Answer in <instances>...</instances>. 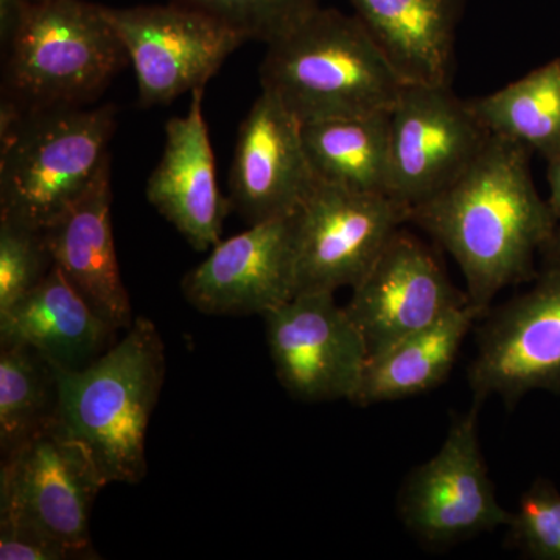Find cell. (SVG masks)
<instances>
[{"instance_id": "24", "label": "cell", "mask_w": 560, "mask_h": 560, "mask_svg": "<svg viewBox=\"0 0 560 560\" xmlns=\"http://www.w3.org/2000/svg\"><path fill=\"white\" fill-rule=\"evenodd\" d=\"M51 267L44 230L0 215V312L27 294Z\"/></svg>"}, {"instance_id": "30", "label": "cell", "mask_w": 560, "mask_h": 560, "mask_svg": "<svg viewBox=\"0 0 560 560\" xmlns=\"http://www.w3.org/2000/svg\"><path fill=\"white\" fill-rule=\"evenodd\" d=\"M544 256L550 261H560V228L556 231L555 237L548 243L547 248L544 249Z\"/></svg>"}, {"instance_id": "6", "label": "cell", "mask_w": 560, "mask_h": 560, "mask_svg": "<svg viewBox=\"0 0 560 560\" xmlns=\"http://www.w3.org/2000/svg\"><path fill=\"white\" fill-rule=\"evenodd\" d=\"M105 486L90 452L57 415L2 456L0 515L32 523L81 559H92L91 510Z\"/></svg>"}, {"instance_id": "22", "label": "cell", "mask_w": 560, "mask_h": 560, "mask_svg": "<svg viewBox=\"0 0 560 560\" xmlns=\"http://www.w3.org/2000/svg\"><path fill=\"white\" fill-rule=\"evenodd\" d=\"M469 103L490 135L515 140L547 161L560 153V58Z\"/></svg>"}, {"instance_id": "19", "label": "cell", "mask_w": 560, "mask_h": 560, "mask_svg": "<svg viewBox=\"0 0 560 560\" xmlns=\"http://www.w3.org/2000/svg\"><path fill=\"white\" fill-rule=\"evenodd\" d=\"M467 0H350L405 83L452 86Z\"/></svg>"}, {"instance_id": "27", "label": "cell", "mask_w": 560, "mask_h": 560, "mask_svg": "<svg viewBox=\"0 0 560 560\" xmlns=\"http://www.w3.org/2000/svg\"><path fill=\"white\" fill-rule=\"evenodd\" d=\"M0 559L68 560L81 559L60 540L21 518L0 515Z\"/></svg>"}, {"instance_id": "5", "label": "cell", "mask_w": 560, "mask_h": 560, "mask_svg": "<svg viewBox=\"0 0 560 560\" xmlns=\"http://www.w3.org/2000/svg\"><path fill=\"white\" fill-rule=\"evenodd\" d=\"M116 116L113 105L61 106L0 124V215L46 230L110 164Z\"/></svg>"}, {"instance_id": "26", "label": "cell", "mask_w": 560, "mask_h": 560, "mask_svg": "<svg viewBox=\"0 0 560 560\" xmlns=\"http://www.w3.org/2000/svg\"><path fill=\"white\" fill-rule=\"evenodd\" d=\"M510 540L533 559L560 560V493L550 482L537 481L523 493L512 512Z\"/></svg>"}, {"instance_id": "9", "label": "cell", "mask_w": 560, "mask_h": 560, "mask_svg": "<svg viewBox=\"0 0 560 560\" xmlns=\"http://www.w3.org/2000/svg\"><path fill=\"white\" fill-rule=\"evenodd\" d=\"M489 138L469 101L452 86L405 83L390 109L389 197L410 210L436 197Z\"/></svg>"}, {"instance_id": "7", "label": "cell", "mask_w": 560, "mask_h": 560, "mask_svg": "<svg viewBox=\"0 0 560 560\" xmlns=\"http://www.w3.org/2000/svg\"><path fill=\"white\" fill-rule=\"evenodd\" d=\"M105 13L135 69L143 108L206 88L248 40L206 11L172 0L167 5L105 7Z\"/></svg>"}, {"instance_id": "10", "label": "cell", "mask_w": 560, "mask_h": 560, "mask_svg": "<svg viewBox=\"0 0 560 560\" xmlns=\"http://www.w3.org/2000/svg\"><path fill=\"white\" fill-rule=\"evenodd\" d=\"M410 213L388 195L316 184L298 212L296 294L359 285Z\"/></svg>"}, {"instance_id": "4", "label": "cell", "mask_w": 560, "mask_h": 560, "mask_svg": "<svg viewBox=\"0 0 560 560\" xmlns=\"http://www.w3.org/2000/svg\"><path fill=\"white\" fill-rule=\"evenodd\" d=\"M2 105L18 113L83 106L128 65L105 7L33 0L7 44Z\"/></svg>"}, {"instance_id": "2", "label": "cell", "mask_w": 560, "mask_h": 560, "mask_svg": "<svg viewBox=\"0 0 560 560\" xmlns=\"http://www.w3.org/2000/svg\"><path fill=\"white\" fill-rule=\"evenodd\" d=\"M267 46L261 91L302 125L390 110L405 86L359 18L337 9L319 7Z\"/></svg>"}, {"instance_id": "23", "label": "cell", "mask_w": 560, "mask_h": 560, "mask_svg": "<svg viewBox=\"0 0 560 560\" xmlns=\"http://www.w3.org/2000/svg\"><path fill=\"white\" fill-rule=\"evenodd\" d=\"M57 371L36 350L0 345L2 456L57 418Z\"/></svg>"}, {"instance_id": "3", "label": "cell", "mask_w": 560, "mask_h": 560, "mask_svg": "<svg viewBox=\"0 0 560 560\" xmlns=\"http://www.w3.org/2000/svg\"><path fill=\"white\" fill-rule=\"evenodd\" d=\"M55 371L58 419L90 452L103 482L142 481L147 430L165 377L156 326L136 318L119 342L83 370Z\"/></svg>"}, {"instance_id": "21", "label": "cell", "mask_w": 560, "mask_h": 560, "mask_svg": "<svg viewBox=\"0 0 560 560\" xmlns=\"http://www.w3.org/2000/svg\"><path fill=\"white\" fill-rule=\"evenodd\" d=\"M302 136L318 183L389 197L390 110L302 125Z\"/></svg>"}, {"instance_id": "12", "label": "cell", "mask_w": 560, "mask_h": 560, "mask_svg": "<svg viewBox=\"0 0 560 560\" xmlns=\"http://www.w3.org/2000/svg\"><path fill=\"white\" fill-rule=\"evenodd\" d=\"M469 385L474 400L500 396L510 407L530 390L560 393V261L486 320Z\"/></svg>"}, {"instance_id": "18", "label": "cell", "mask_w": 560, "mask_h": 560, "mask_svg": "<svg viewBox=\"0 0 560 560\" xmlns=\"http://www.w3.org/2000/svg\"><path fill=\"white\" fill-rule=\"evenodd\" d=\"M110 329L57 265L0 312V345L32 348L58 371H79L110 348Z\"/></svg>"}, {"instance_id": "25", "label": "cell", "mask_w": 560, "mask_h": 560, "mask_svg": "<svg viewBox=\"0 0 560 560\" xmlns=\"http://www.w3.org/2000/svg\"><path fill=\"white\" fill-rule=\"evenodd\" d=\"M206 11L248 40L270 44L320 7V0H172Z\"/></svg>"}, {"instance_id": "14", "label": "cell", "mask_w": 560, "mask_h": 560, "mask_svg": "<svg viewBox=\"0 0 560 560\" xmlns=\"http://www.w3.org/2000/svg\"><path fill=\"white\" fill-rule=\"evenodd\" d=\"M298 212L217 243L180 282L191 307L206 315L264 316L293 300Z\"/></svg>"}, {"instance_id": "11", "label": "cell", "mask_w": 560, "mask_h": 560, "mask_svg": "<svg viewBox=\"0 0 560 560\" xmlns=\"http://www.w3.org/2000/svg\"><path fill=\"white\" fill-rule=\"evenodd\" d=\"M276 377L294 399L352 400L368 355L363 335L334 293H301L265 313Z\"/></svg>"}, {"instance_id": "29", "label": "cell", "mask_w": 560, "mask_h": 560, "mask_svg": "<svg viewBox=\"0 0 560 560\" xmlns=\"http://www.w3.org/2000/svg\"><path fill=\"white\" fill-rule=\"evenodd\" d=\"M548 184H550L548 205L556 219L560 220V153L548 161Z\"/></svg>"}, {"instance_id": "16", "label": "cell", "mask_w": 560, "mask_h": 560, "mask_svg": "<svg viewBox=\"0 0 560 560\" xmlns=\"http://www.w3.org/2000/svg\"><path fill=\"white\" fill-rule=\"evenodd\" d=\"M205 88L191 92L186 116L165 125L160 162L147 180V200L191 248L209 250L221 241L231 202L217 183L215 158L202 113Z\"/></svg>"}, {"instance_id": "13", "label": "cell", "mask_w": 560, "mask_h": 560, "mask_svg": "<svg viewBox=\"0 0 560 560\" xmlns=\"http://www.w3.org/2000/svg\"><path fill=\"white\" fill-rule=\"evenodd\" d=\"M352 290L346 311L370 359L469 304L430 246L401 228Z\"/></svg>"}, {"instance_id": "17", "label": "cell", "mask_w": 560, "mask_h": 560, "mask_svg": "<svg viewBox=\"0 0 560 560\" xmlns=\"http://www.w3.org/2000/svg\"><path fill=\"white\" fill-rule=\"evenodd\" d=\"M110 205L109 164L79 201L51 221L44 235L54 265L92 311L110 329L127 330L135 318L114 245Z\"/></svg>"}, {"instance_id": "20", "label": "cell", "mask_w": 560, "mask_h": 560, "mask_svg": "<svg viewBox=\"0 0 560 560\" xmlns=\"http://www.w3.org/2000/svg\"><path fill=\"white\" fill-rule=\"evenodd\" d=\"M482 316L470 304L442 316L433 326L368 359L355 396L359 407L420 396L447 381L474 324Z\"/></svg>"}, {"instance_id": "28", "label": "cell", "mask_w": 560, "mask_h": 560, "mask_svg": "<svg viewBox=\"0 0 560 560\" xmlns=\"http://www.w3.org/2000/svg\"><path fill=\"white\" fill-rule=\"evenodd\" d=\"M33 0H0V40L5 49Z\"/></svg>"}, {"instance_id": "8", "label": "cell", "mask_w": 560, "mask_h": 560, "mask_svg": "<svg viewBox=\"0 0 560 560\" xmlns=\"http://www.w3.org/2000/svg\"><path fill=\"white\" fill-rule=\"evenodd\" d=\"M453 418L444 444L433 458L411 471L400 492L405 526L425 544L471 539L510 525L512 512L497 500L478 436V410Z\"/></svg>"}, {"instance_id": "1", "label": "cell", "mask_w": 560, "mask_h": 560, "mask_svg": "<svg viewBox=\"0 0 560 560\" xmlns=\"http://www.w3.org/2000/svg\"><path fill=\"white\" fill-rule=\"evenodd\" d=\"M530 154L515 140L490 135L451 186L411 209L410 223L459 265L467 300L482 318L501 290L536 276L534 260L558 231L534 184Z\"/></svg>"}, {"instance_id": "15", "label": "cell", "mask_w": 560, "mask_h": 560, "mask_svg": "<svg viewBox=\"0 0 560 560\" xmlns=\"http://www.w3.org/2000/svg\"><path fill=\"white\" fill-rule=\"evenodd\" d=\"M316 184L301 121L261 91L238 130L230 171L231 208L249 226L282 219L302 208Z\"/></svg>"}]
</instances>
